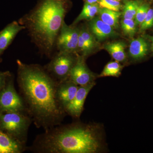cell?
I'll return each instance as SVG.
<instances>
[{
  "mask_svg": "<svg viewBox=\"0 0 153 153\" xmlns=\"http://www.w3.org/2000/svg\"><path fill=\"white\" fill-rule=\"evenodd\" d=\"M16 62L19 94L36 127L45 131L61 124L67 114L56 97L58 82L44 66Z\"/></svg>",
  "mask_w": 153,
  "mask_h": 153,
  "instance_id": "1",
  "label": "cell"
},
{
  "mask_svg": "<svg viewBox=\"0 0 153 153\" xmlns=\"http://www.w3.org/2000/svg\"><path fill=\"white\" fill-rule=\"evenodd\" d=\"M105 148L101 125L77 122L45 131L27 149L37 153H98Z\"/></svg>",
  "mask_w": 153,
  "mask_h": 153,
  "instance_id": "2",
  "label": "cell"
},
{
  "mask_svg": "<svg viewBox=\"0 0 153 153\" xmlns=\"http://www.w3.org/2000/svg\"><path fill=\"white\" fill-rule=\"evenodd\" d=\"M68 0H39L35 7L19 19L40 54L53 56L56 39L68 11Z\"/></svg>",
  "mask_w": 153,
  "mask_h": 153,
  "instance_id": "3",
  "label": "cell"
},
{
  "mask_svg": "<svg viewBox=\"0 0 153 153\" xmlns=\"http://www.w3.org/2000/svg\"><path fill=\"white\" fill-rule=\"evenodd\" d=\"M32 120L27 114L19 112L0 113V129L13 138L27 145Z\"/></svg>",
  "mask_w": 153,
  "mask_h": 153,
  "instance_id": "4",
  "label": "cell"
},
{
  "mask_svg": "<svg viewBox=\"0 0 153 153\" xmlns=\"http://www.w3.org/2000/svg\"><path fill=\"white\" fill-rule=\"evenodd\" d=\"M78 54L57 52L44 66L46 71L58 82L68 78L77 60Z\"/></svg>",
  "mask_w": 153,
  "mask_h": 153,
  "instance_id": "5",
  "label": "cell"
},
{
  "mask_svg": "<svg viewBox=\"0 0 153 153\" xmlns=\"http://www.w3.org/2000/svg\"><path fill=\"white\" fill-rule=\"evenodd\" d=\"M5 112H19L27 114L23 99L15 88L13 74L0 90V113Z\"/></svg>",
  "mask_w": 153,
  "mask_h": 153,
  "instance_id": "6",
  "label": "cell"
},
{
  "mask_svg": "<svg viewBox=\"0 0 153 153\" xmlns=\"http://www.w3.org/2000/svg\"><path fill=\"white\" fill-rule=\"evenodd\" d=\"M79 33V27L68 26L63 22L56 39L55 48L58 52L78 54Z\"/></svg>",
  "mask_w": 153,
  "mask_h": 153,
  "instance_id": "7",
  "label": "cell"
},
{
  "mask_svg": "<svg viewBox=\"0 0 153 153\" xmlns=\"http://www.w3.org/2000/svg\"><path fill=\"white\" fill-rule=\"evenodd\" d=\"M85 58L78 55L76 63L71 69L69 78L78 86L88 85L95 82L96 76L88 67Z\"/></svg>",
  "mask_w": 153,
  "mask_h": 153,
  "instance_id": "8",
  "label": "cell"
},
{
  "mask_svg": "<svg viewBox=\"0 0 153 153\" xmlns=\"http://www.w3.org/2000/svg\"><path fill=\"white\" fill-rule=\"evenodd\" d=\"M95 84L94 82L88 85L79 86L74 98L65 108L66 114L75 119L80 117L86 97Z\"/></svg>",
  "mask_w": 153,
  "mask_h": 153,
  "instance_id": "9",
  "label": "cell"
},
{
  "mask_svg": "<svg viewBox=\"0 0 153 153\" xmlns=\"http://www.w3.org/2000/svg\"><path fill=\"white\" fill-rule=\"evenodd\" d=\"M79 86L69 77L58 82L56 90V97L59 104L65 110L74 98Z\"/></svg>",
  "mask_w": 153,
  "mask_h": 153,
  "instance_id": "10",
  "label": "cell"
},
{
  "mask_svg": "<svg viewBox=\"0 0 153 153\" xmlns=\"http://www.w3.org/2000/svg\"><path fill=\"white\" fill-rule=\"evenodd\" d=\"M88 27L98 41L118 36L113 28L102 21L99 17H94L89 21Z\"/></svg>",
  "mask_w": 153,
  "mask_h": 153,
  "instance_id": "11",
  "label": "cell"
},
{
  "mask_svg": "<svg viewBox=\"0 0 153 153\" xmlns=\"http://www.w3.org/2000/svg\"><path fill=\"white\" fill-rule=\"evenodd\" d=\"M25 30V27L19 22L14 21L0 32V62L1 61V57L4 51L13 42L17 35Z\"/></svg>",
  "mask_w": 153,
  "mask_h": 153,
  "instance_id": "12",
  "label": "cell"
},
{
  "mask_svg": "<svg viewBox=\"0 0 153 153\" xmlns=\"http://www.w3.org/2000/svg\"><path fill=\"white\" fill-rule=\"evenodd\" d=\"M27 150L23 144L0 129V153H22Z\"/></svg>",
  "mask_w": 153,
  "mask_h": 153,
  "instance_id": "13",
  "label": "cell"
},
{
  "mask_svg": "<svg viewBox=\"0 0 153 153\" xmlns=\"http://www.w3.org/2000/svg\"><path fill=\"white\" fill-rule=\"evenodd\" d=\"M149 49V44L146 39L143 38H138L131 42L129 53L133 60H140L147 55Z\"/></svg>",
  "mask_w": 153,
  "mask_h": 153,
  "instance_id": "14",
  "label": "cell"
},
{
  "mask_svg": "<svg viewBox=\"0 0 153 153\" xmlns=\"http://www.w3.org/2000/svg\"><path fill=\"white\" fill-rule=\"evenodd\" d=\"M126 44L122 41H115L108 43L104 46V49L109 53L115 60L123 62L126 59L125 50Z\"/></svg>",
  "mask_w": 153,
  "mask_h": 153,
  "instance_id": "15",
  "label": "cell"
},
{
  "mask_svg": "<svg viewBox=\"0 0 153 153\" xmlns=\"http://www.w3.org/2000/svg\"><path fill=\"white\" fill-rule=\"evenodd\" d=\"M97 14L102 21L114 29H118L119 19L121 15L120 12L100 7Z\"/></svg>",
  "mask_w": 153,
  "mask_h": 153,
  "instance_id": "16",
  "label": "cell"
},
{
  "mask_svg": "<svg viewBox=\"0 0 153 153\" xmlns=\"http://www.w3.org/2000/svg\"><path fill=\"white\" fill-rule=\"evenodd\" d=\"M99 8V6L97 4H90L85 2L81 13L74 20L71 26H76V24L83 20L90 21L95 17Z\"/></svg>",
  "mask_w": 153,
  "mask_h": 153,
  "instance_id": "17",
  "label": "cell"
},
{
  "mask_svg": "<svg viewBox=\"0 0 153 153\" xmlns=\"http://www.w3.org/2000/svg\"><path fill=\"white\" fill-rule=\"evenodd\" d=\"M122 66L117 61H111L105 65L103 70L99 75V77L114 76L118 77L121 73Z\"/></svg>",
  "mask_w": 153,
  "mask_h": 153,
  "instance_id": "18",
  "label": "cell"
},
{
  "mask_svg": "<svg viewBox=\"0 0 153 153\" xmlns=\"http://www.w3.org/2000/svg\"><path fill=\"white\" fill-rule=\"evenodd\" d=\"M79 35L91 52H93L97 44L95 37L91 33L88 26L83 25L82 27H79Z\"/></svg>",
  "mask_w": 153,
  "mask_h": 153,
  "instance_id": "19",
  "label": "cell"
},
{
  "mask_svg": "<svg viewBox=\"0 0 153 153\" xmlns=\"http://www.w3.org/2000/svg\"><path fill=\"white\" fill-rule=\"evenodd\" d=\"M142 4L140 1L137 0L127 2L123 7V19H134L137 9Z\"/></svg>",
  "mask_w": 153,
  "mask_h": 153,
  "instance_id": "20",
  "label": "cell"
},
{
  "mask_svg": "<svg viewBox=\"0 0 153 153\" xmlns=\"http://www.w3.org/2000/svg\"><path fill=\"white\" fill-rule=\"evenodd\" d=\"M121 27L126 36L132 37L136 33V27L134 19H124L121 22Z\"/></svg>",
  "mask_w": 153,
  "mask_h": 153,
  "instance_id": "21",
  "label": "cell"
},
{
  "mask_svg": "<svg viewBox=\"0 0 153 153\" xmlns=\"http://www.w3.org/2000/svg\"><path fill=\"white\" fill-rule=\"evenodd\" d=\"M149 8V5L147 3L141 4L140 5L139 7L134 19L137 26L140 25L142 23L146 16Z\"/></svg>",
  "mask_w": 153,
  "mask_h": 153,
  "instance_id": "22",
  "label": "cell"
},
{
  "mask_svg": "<svg viewBox=\"0 0 153 153\" xmlns=\"http://www.w3.org/2000/svg\"><path fill=\"white\" fill-rule=\"evenodd\" d=\"M100 7L108 9L111 10L119 12L122 5L119 1L115 0H99Z\"/></svg>",
  "mask_w": 153,
  "mask_h": 153,
  "instance_id": "23",
  "label": "cell"
},
{
  "mask_svg": "<svg viewBox=\"0 0 153 153\" xmlns=\"http://www.w3.org/2000/svg\"><path fill=\"white\" fill-rule=\"evenodd\" d=\"M153 27V9L150 8L146 16L142 23L140 25L141 32L150 29Z\"/></svg>",
  "mask_w": 153,
  "mask_h": 153,
  "instance_id": "24",
  "label": "cell"
},
{
  "mask_svg": "<svg viewBox=\"0 0 153 153\" xmlns=\"http://www.w3.org/2000/svg\"><path fill=\"white\" fill-rule=\"evenodd\" d=\"M12 74L9 71H0V90L6 85L9 77Z\"/></svg>",
  "mask_w": 153,
  "mask_h": 153,
  "instance_id": "25",
  "label": "cell"
},
{
  "mask_svg": "<svg viewBox=\"0 0 153 153\" xmlns=\"http://www.w3.org/2000/svg\"><path fill=\"white\" fill-rule=\"evenodd\" d=\"M145 38H148L149 40L151 41V43H152V44H151V50H152V52L153 54V36L146 35L145 36Z\"/></svg>",
  "mask_w": 153,
  "mask_h": 153,
  "instance_id": "26",
  "label": "cell"
},
{
  "mask_svg": "<svg viewBox=\"0 0 153 153\" xmlns=\"http://www.w3.org/2000/svg\"><path fill=\"white\" fill-rule=\"evenodd\" d=\"M85 2L88 3L90 4H97L98 3L99 0H85Z\"/></svg>",
  "mask_w": 153,
  "mask_h": 153,
  "instance_id": "27",
  "label": "cell"
},
{
  "mask_svg": "<svg viewBox=\"0 0 153 153\" xmlns=\"http://www.w3.org/2000/svg\"><path fill=\"white\" fill-rule=\"evenodd\" d=\"M115 1H120V0H115Z\"/></svg>",
  "mask_w": 153,
  "mask_h": 153,
  "instance_id": "28",
  "label": "cell"
}]
</instances>
